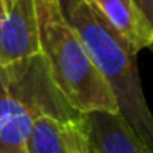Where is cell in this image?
I'll use <instances>...</instances> for the list:
<instances>
[{"mask_svg": "<svg viewBox=\"0 0 153 153\" xmlns=\"http://www.w3.org/2000/svg\"><path fill=\"white\" fill-rule=\"evenodd\" d=\"M12 2H13V0H4V4H5V12L8 10V8H10V5H12Z\"/></svg>", "mask_w": 153, "mask_h": 153, "instance_id": "8fae6325", "label": "cell"}, {"mask_svg": "<svg viewBox=\"0 0 153 153\" xmlns=\"http://www.w3.org/2000/svg\"><path fill=\"white\" fill-rule=\"evenodd\" d=\"M66 20L115 96L119 114L153 150V114L146 104L137 51L107 23L89 0H58Z\"/></svg>", "mask_w": 153, "mask_h": 153, "instance_id": "6da1fadb", "label": "cell"}, {"mask_svg": "<svg viewBox=\"0 0 153 153\" xmlns=\"http://www.w3.org/2000/svg\"><path fill=\"white\" fill-rule=\"evenodd\" d=\"M40 54L35 0H13L0 18V68Z\"/></svg>", "mask_w": 153, "mask_h": 153, "instance_id": "277c9868", "label": "cell"}, {"mask_svg": "<svg viewBox=\"0 0 153 153\" xmlns=\"http://www.w3.org/2000/svg\"><path fill=\"white\" fill-rule=\"evenodd\" d=\"M133 4L153 35V0H133Z\"/></svg>", "mask_w": 153, "mask_h": 153, "instance_id": "9c48e42d", "label": "cell"}, {"mask_svg": "<svg viewBox=\"0 0 153 153\" xmlns=\"http://www.w3.org/2000/svg\"><path fill=\"white\" fill-rule=\"evenodd\" d=\"M64 138L69 153H99L79 123V115L64 120Z\"/></svg>", "mask_w": 153, "mask_h": 153, "instance_id": "ba28073f", "label": "cell"}, {"mask_svg": "<svg viewBox=\"0 0 153 153\" xmlns=\"http://www.w3.org/2000/svg\"><path fill=\"white\" fill-rule=\"evenodd\" d=\"M5 15V4H4V0H0V18Z\"/></svg>", "mask_w": 153, "mask_h": 153, "instance_id": "30bf717a", "label": "cell"}, {"mask_svg": "<svg viewBox=\"0 0 153 153\" xmlns=\"http://www.w3.org/2000/svg\"><path fill=\"white\" fill-rule=\"evenodd\" d=\"M102 18L137 51L153 50V35L133 0H89Z\"/></svg>", "mask_w": 153, "mask_h": 153, "instance_id": "8992f818", "label": "cell"}, {"mask_svg": "<svg viewBox=\"0 0 153 153\" xmlns=\"http://www.w3.org/2000/svg\"><path fill=\"white\" fill-rule=\"evenodd\" d=\"M25 153H69L64 138V120L41 114L27 138Z\"/></svg>", "mask_w": 153, "mask_h": 153, "instance_id": "52a82bcc", "label": "cell"}, {"mask_svg": "<svg viewBox=\"0 0 153 153\" xmlns=\"http://www.w3.org/2000/svg\"><path fill=\"white\" fill-rule=\"evenodd\" d=\"M41 114L63 120L79 115L51 82L41 54L0 68V153H25Z\"/></svg>", "mask_w": 153, "mask_h": 153, "instance_id": "3957f363", "label": "cell"}, {"mask_svg": "<svg viewBox=\"0 0 153 153\" xmlns=\"http://www.w3.org/2000/svg\"><path fill=\"white\" fill-rule=\"evenodd\" d=\"M41 58L51 82L76 112H119L114 91L97 69L58 0H35Z\"/></svg>", "mask_w": 153, "mask_h": 153, "instance_id": "7a4b0ae2", "label": "cell"}, {"mask_svg": "<svg viewBox=\"0 0 153 153\" xmlns=\"http://www.w3.org/2000/svg\"><path fill=\"white\" fill-rule=\"evenodd\" d=\"M79 123L99 153H153L119 112L79 114Z\"/></svg>", "mask_w": 153, "mask_h": 153, "instance_id": "5b68a950", "label": "cell"}]
</instances>
